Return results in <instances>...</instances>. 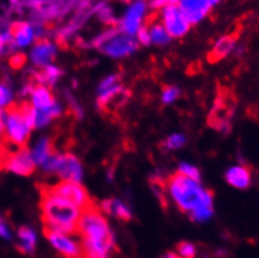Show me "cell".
Here are the masks:
<instances>
[{"label":"cell","instance_id":"obj_1","mask_svg":"<svg viewBox=\"0 0 259 258\" xmlns=\"http://www.w3.org/2000/svg\"><path fill=\"white\" fill-rule=\"evenodd\" d=\"M76 236L80 237L84 258H110L117 248L107 218L95 203L81 210Z\"/></svg>","mask_w":259,"mask_h":258},{"label":"cell","instance_id":"obj_3","mask_svg":"<svg viewBox=\"0 0 259 258\" xmlns=\"http://www.w3.org/2000/svg\"><path fill=\"white\" fill-rule=\"evenodd\" d=\"M33 104L23 99L12 102L3 110L4 134L3 139L15 148L26 147L33 131Z\"/></svg>","mask_w":259,"mask_h":258},{"label":"cell","instance_id":"obj_6","mask_svg":"<svg viewBox=\"0 0 259 258\" xmlns=\"http://www.w3.org/2000/svg\"><path fill=\"white\" fill-rule=\"evenodd\" d=\"M234 109L236 99L231 89L219 87L213 108L207 118L208 124L221 133L228 134L232 131V117L234 114Z\"/></svg>","mask_w":259,"mask_h":258},{"label":"cell","instance_id":"obj_35","mask_svg":"<svg viewBox=\"0 0 259 258\" xmlns=\"http://www.w3.org/2000/svg\"><path fill=\"white\" fill-rule=\"evenodd\" d=\"M208 2H209L210 4L213 5V7H215V5H218L219 3H221V2H223V0H208Z\"/></svg>","mask_w":259,"mask_h":258},{"label":"cell","instance_id":"obj_20","mask_svg":"<svg viewBox=\"0 0 259 258\" xmlns=\"http://www.w3.org/2000/svg\"><path fill=\"white\" fill-rule=\"evenodd\" d=\"M226 181L234 188L247 189L252 183V173L247 165H234L227 170Z\"/></svg>","mask_w":259,"mask_h":258},{"label":"cell","instance_id":"obj_32","mask_svg":"<svg viewBox=\"0 0 259 258\" xmlns=\"http://www.w3.org/2000/svg\"><path fill=\"white\" fill-rule=\"evenodd\" d=\"M165 5H168V2H166V0H149L148 9L153 10L154 13H159Z\"/></svg>","mask_w":259,"mask_h":258},{"label":"cell","instance_id":"obj_26","mask_svg":"<svg viewBox=\"0 0 259 258\" xmlns=\"http://www.w3.org/2000/svg\"><path fill=\"white\" fill-rule=\"evenodd\" d=\"M176 252L181 258H195L197 257V247L190 242H179L176 246Z\"/></svg>","mask_w":259,"mask_h":258},{"label":"cell","instance_id":"obj_14","mask_svg":"<svg viewBox=\"0 0 259 258\" xmlns=\"http://www.w3.org/2000/svg\"><path fill=\"white\" fill-rule=\"evenodd\" d=\"M178 7L186 15L190 25L198 24L204 20L213 9V5L208 0H181Z\"/></svg>","mask_w":259,"mask_h":258},{"label":"cell","instance_id":"obj_17","mask_svg":"<svg viewBox=\"0 0 259 258\" xmlns=\"http://www.w3.org/2000/svg\"><path fill=\"white\" fill-rule=\"evenodd\" d=\"M63 75V70L54 64L46 65L43 68H39L38 70H30L26 75V80L29 83L41 84L52 88Z\"/></svg>","mask_w":259,"mask_h":258},{"label":"cell","instance_id":"obj_2","mask_svg":"<svg viewBox=\"0 0 259 258\" xmlns=\"http://www.w3.org/2000/svg\"><path fill=\"white\" fill-rule=\"evenodd\" d=\"M165 188L178 209L188 216L200 207L213 206V192L179 172L165 178Z\"/></svg>","mask_w":259,"mask_h":258},{"label":"cell","instance_id":"obj_9","mask_svg":"<svg viewBox=\"0 0 259 258\" xmlns=\"http://www.w3.org/2000/svg\"><path fill=\"white\" fill-rule=\"evenodd\" d=\"M159 22L162 23L170 38H182L190 29V23L182 13L178 4H168L160 10Z\"/></svg>","mask_w":259,"mask_h":258},{"label":"cell","instance_id":"obj_7","mask_svg":"<svg viewBox=\"0 0 259 258\" xmlns=\"http://www.w3.org/2000/svg\"><path fill=\"white\" fill-rule=\"evenodd\" d=\"M38 188L40 194H49V196L64 199V201L69 202L73 206L79 208L80 212L95 203L93 198L89 196L88 191L78 182L63 181L54 184V186L40 184V186H38Z\"/></svg>","mask_w":259,"mask_h":258},{"label":"cell","instance_id":"obj_12","mask_svg":"<svg viewBox=\"0 0 259 258\" xmlns=\"http://www.w3.org/2000/svg\"><path fill=\"white\" fill-rule=\"evenodd\" d=\"M147 10L148 4L143 0H133L129 3L128 9L124 13L123 18L119 20V29L128 35H136L139 28L144 24Z\"/></svg>","mask_w":259,"mask_h":258},{"label":"cell","instance_id":"obj_29","mask_svg":"<svg viewBox=\"0 0 259 258\" xmlns=\"http://www.w3.org/2000/svg\"><path fill=\"white\" fill-rule=\"evenodd\" d=\"M13 102L12 89L9 88L7 83L0 81V112L5 109Z\"/></svg>","mask_w":259,"mask_h":258},{"label":"cell","instance_id":"obj_11","mask_svg":"<svg viewBox=\"0 0 259 258\" xmlns=\"http://www.w3.org/2000/svg\"><path fill=\"white\" fill-rule=\"evenodd\" d=\"M36 164L31 157V152L28 147L13 149L9 152L7 159H5L3 170H8L14 175L29 177L35 172Z\"/></svg>","mask_w":259,"mask_h":258},{"label":"cell","instance_id":"obj_31","mask_svg":"<svg viewBox=\"0 0 259 258\" xmlns=\"http://www.w3.org/2000/svg\"><path fill=\"white\" fill-rule=\"evenodd\" d=\"M137 41H138L139 46H145L148 47L150 43H152V39H150V34H149V29L147 28L145 25H142L139 28V30L137 31Z\"/></svg>","mask_w":259,"mask_h":258},{"label":"cell","instance_id":"obj_13","mask_svg":"<svg viewBox=\"0 0 259 258\" xmlns=\"http://www.w3.org/2000/svg\"><path fill=\"white\" fill-rule=\"evenodd\" d=\"M132 97L131 89L119 87L110 93L99 96L97 98V107L103 115L107 117H117L123 109V107L128 103Z\"/></svg>","mask_w":259,"mask_h":258},{"label":"cell","instance_id":"obj_36","mask_svg":"<svg viewBox=\"0 0 259 258\" xmlns=\"http://www.w3.org/2000/svg\"><path fill=\"white\" fill-rule=\"evenodd\" d=\"M166 2H168V4H178L181 0H166Z\"/></svg>","mask_w":259,"mask_h":258},{"label":"cell","instance_id":"obj_27","mask_svg":"<svg viewBox=\"0 0 259 258\" xmlns=\"http://www.w3.org/2000/svg\"><path fill=\"white\" fill-rule=\"evenodd\" d=\"M181 97V91L176 85H165L162 87V102L164 104H170L176 102Z\"/></svg>","mask_w":259,"mask_h":258},{"label":"cell","instance_id":"obj_16","mask_svg":"<svg viewBox=\"0 0 259 258\" xmlns=\"http://www.w3.org/2000/svg\"><path fill=\"white\" fill-rule=\"evenodd\" d=\"M238 38H239V33L238 31H234V33L226 34L224 36H222L210 52L207 54V60L209 64H217L221 60H223L227 55L229 54L234 48H236V44Z\"/></svg>","mask_w":259,"mask_h":258},{"label":"cell","instance_id":"obj_34","mask_svg":"<svg viewBox=\"0 0 259 258\" xmlns=\"http://www.w3.org/2000/svg\"><path fill=\"white\" fill-rule=\"evenodd\" d=\"M160 258H181L178 256V254H177V252H171V251H169V252H165L164 254H163L162 257Z\"/></svg>","mask_w":259,"mask_h":258},{"label":"cell","instance_id":"obj_5","mask_svg":"<svg viewBox=\"0 0 259 258\" xmlns=\"http://www.w3.org/2000/svg\"><path fill=\"white\" fill-rule=\"evenodd\" d=\"M92 47L103 54L113 58H121L133 54L139 48L134 36L123 33L119 26L109 28L92 41Z\"/></svg>","mask_w":259,"mask_h":258},{"label":"cell","instance_id":"obj_22","mask_svg":"<svg viewBox=\"0 0 259 258\" xmlns=\"http://www.w3.org/2000/svg\"><path fill=\"white\" fill-rule=\"evenodd\" d=\"M57 152L59 151L55 147L54 139L49 138V137H43V138H40L36 142L35 147L31 151V157H33L36 165H43Z\"/></svg>","mask_w":259,"mask_h":258},{"label":"cell","instance_id":"obj_37","mask_svg":"<svg viewBox=\"0 0 259 258\" xmlns=\"http://www.w3.org/2000/svg\"><path fill=\"white\" fill-rule=\"evenodd\" d=\"M143 2H147V0H143Z\"/></svg>","mask_w":259,"mask_h":258},{"label":"cell","instance_id":"obj_38","mask_svg":"<svg viewBox=\"0 0 259 258\" xmlns=\"http://www.w3.org/2000/svg\"><path fill=\"white\" fill-rule=\"evenodd\" d=\"M0 221H2V217H0Z\"/></svg>","mask_w":259,"mask_h":258},{"label":"cell","instance_id":"obj_19","mask_svg":"<svg viewBox=\"0 0 259 258\" xmlns=\"http://www.w3.org/2000/svg\"><path fill=\"white\" fill-rule=\"evenodd\" d=\"M30 103L35 109L47 110L52 107L53 104L57 103L53 94L52 89L49 87L41 85V84H34L30 89Z\"/></svg>","mask_w":259,"mask_h":258},{"label":"cell","instance_id":"obj_15","mask_svg":"<svg viewBox=\"0 0 259 258\" xmlns=\"http://www.w3.org/2000/svg\"><path fill=\"white\" fill-rule=\"evenodd\" d=\"M57 54V47L49 39H40L35 40V46L30 52V59L33 64L38 68H43L46 65L52 64Z\"/></svg>","mask_w":259,"mask_h":258},{"label":"cell","instance_id":"obj_25","mask_svg":"<svg viewBox=\"0 0 259 258\" xmlns=\"http://www.w3.org/2000/svg\"><path fill=\"white\" fill-rule=\"evenodd\" d=\"M186 144V137L183 134H171L162 143L163 148L166 151H177Z\"/></svg>","mask_w":259,"mask_h":258},{"label":"cell","instance_id":"obj_30","mask_svg":"<svg viewBox=\"0 0 259 258\" xmlns=\"http://www.w3.org/2000/svg\"><path fill=\"white\" fill-rule=\"evenodd\" d=\"M8 64L13 70H20L26 64V55L24 53H13L8 59Z\"/></svg>","mask_w":259,"mask_h":258},{"label":"cell","instance_id":"obj_18","mask_svg":"<svg viewBox=\"0 0 259 258\" xmlns=\"http://www.w3.org/2000/svg\"><path fill=\"white\" fill-rule=\"evenodd\" d=\"M10 36L17 47H28L35 40L33 24L28 22H14L9 25Z\"/></svg>","mask_w":259,"mask_h":258},{"label":"cell","instance_id":"obj_24","mask_svg":"<svg viewBox=\"0 0 259 258\" xmlns=\"http://www.w3.org/2000/svg\"><path fill=\"white\" fill-rule=\"evenodd\" d=\"M121 87V74H112L107 77L98 87V97L104 96Z\"/></svg>","mask_w":259,"mask_h":258},{"label":"cell","instance_id":"obj_23","mask_svg":"<svg viewBox=\"0 0 259 258\" xmlns=\"http://www.w3.org/2000/svg\"><path fill=\"white\" fill-rule=\"evenodd\" d=\"M18 242L17 249L22 254H26V256H33L35 252L36 247V234L31 228L26 227V226H22L18 230Z\"/></svg>","mask_w":259,"mask_h":258},{"label":"cell","instance_id":"obj_10","mask_svg":"<svg viewBox=\"0 0 259 258\" xmlns=\"http://www.w3.org/2000/svg\"><path fill=\"white\" fill-rule=\"evenodd\" d=\"M43 233L53 248L64 258H84L80 242L74 241L69 234L58 232L47 227H43Z\"/></svg>","mask_w":259,"mask_h":258},{"label":"cell","instance_id":"obj_33","mask_svg":"<svg viewBox=\"0 0 259 258\" xmlns=\"http://www.w3.org/2000/svg\"><path fill=\"white\" fill-rule=\"evenodd\" d=\"M0 238L5 239V241H12L13 239L12 231L8 227L7 223L3 222V220L0 221Z\"/></svg>","mask_w":259,"mask_h":258},{"label":"cell","instance_id":"obj_28","mask_svg":"<svg viewBox=\"0 0 259 258\" xmlns=\"http://www.w3.org/2000/svg\"><path fill=\"white\" fill-rule=\"evenodd\" d=\"M177 172H179L181 175L186 176V177H188L193 181H197V182L202 181V178H200L199 169H198L197 167H194V165L189 164V163H181Z\"/></svg>","mask_w":259,"mask_h":258},{"label":"cell","instance_id":"obj_4","mask_svg":"<svg viewBox=\"0 0 259 258\" xmlns=\"http://www.w3.org/2000/svg\"><path fill=\"white\" fill-rule=\"evenodd\" d=\"M40 208L43 227L63 232L65 234H78V223L80 218V209L49 194H40Z\"/></svg>","mask_w":259,"mask_h":258},{"label":"cell","instance_id":"obj_21","mask_svg":"<svg viewBox=\"0 0 259 258\" xmlns=\"http://www.w3.org/2000/svg\"><path fill=\"white\" fill-rule=\"evenodd\" d=\"M100 209L105 214L113 216L121 222H131L133 216H132L131 209L118 198H108L100 203Z\"/></svg>","mask_w":259,"mask_h":258},{"label":"cell","instance_id":"obj_8","mask_svg":"<svg viewBox=\"0 0 259 258\" xmlns=\"http://www.w3.org/2000/svg\"><path fill=\"white\" fill-rule=\"evenodd\" d=\"M44 172L55 173L63 181H71L80 183L83 180V168L78 158L70 152H57L44 163Z\"/></svg>","mask_w":259,"mask_h":258}]
</instances>
